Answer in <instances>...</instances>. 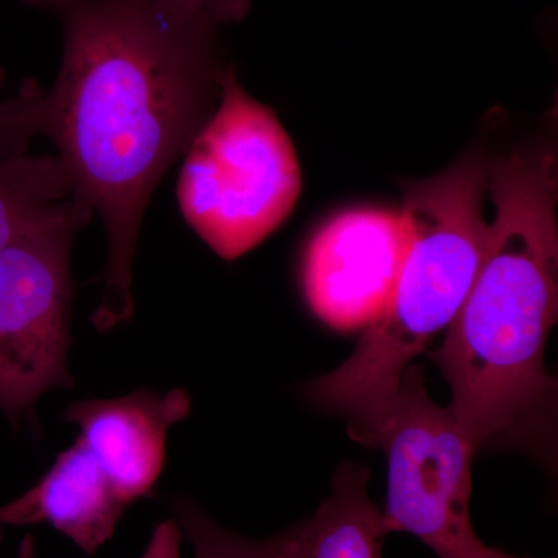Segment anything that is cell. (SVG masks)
<instances>
[{"instance_id":"1","label":"cell","mask_w":558,"mask_h":558,"mask_svg":"<svg viewBox=\"0 0 558 558\" xmlns=\"http://www.w3.org/2000/svg\"><path fill=\"white\" fill-rule=\"evenodd\" d=\"M61 20L60 75L40 90L36 123L57 146L73 199L105 223V286L92 323L108 332L134 314L150 194L208 119L229 68L218 28L170 24L156 0H75Z\"/></svg>"},{"instance_id":"2","label":"cell","mask_w":558,"mask_h":558,"mask_svg":"<svg viewBox=\"0 0 558 558\" xmlns=\"http://www.w3.org/2000/svg\"><path fill=\"white\" fill-rule=\"evenodd\" d=\"M495 208L480 269L442 344L429 354L449 384V410L478 450L487 442L549 449L557 380L545 365L558 314L556 146L490 159Z\"/></svg>"},{"instance_id":"3","label":"cell","mask_w":558,"mask_h":558,"mask_svg":"<svg viewBox=\"0 0 558 558\" xmlns=\"http://www.w3.org/2000/svg\"><path fill=\"white\" fill-rule=\"evenodd\" d=\"M488 163L470 150L433 178L403 186L411 244L387 311L363 330L348 360L307 387L319 409L348 418V432L374 447L400 380L457 317L486 252Z\"/></svg>"},{"instance_id":"4","label":"cell","mask_w":558,"mask_h":558,"mask_svg":"<svg viewBox=\"0 0 558 558\" xmlns=\"http://www.w3.org/2000/svg\"><path fill=\"white\" fill-rule=\"evenodd\" d=\"M180 211L220 258L255 248L289 218L303 180L295 148L274 110L252 97L229 68L219 106L185 150Z\"/></svg>"},{"instance_id":"5","label":"cell","mask_w":558,"mask_h":558,"mask_svg":"<svg viewBox=\"0 0 558 558\" xmlns=\"http://www.w3.org/2000/svg\"><path fill=\"white\" fill-rule=\"evenodd\" d=\"M374 447L387 454L381 520L388 535H414L439 558L488 557L470 517V468L478 447L449 407L432 399L416 363L403 374Z\"/></svg>"},{"instance_id":"6","label":"cell","mask_w":558,"mask_h":558,"mask_svg":"<svg viewBox=\"0 0 558 558\" xmlns=\"http://www.w3.org/2000/svg\"><path fill=\"white\" fill-rule=\"evenodd\" d=\"M92 215L69 197L0 250V413L14 428L40 396L72 387L70 250Z\"/></svg>"},{"instance_id":"7","label":"cell","mask_w":558,"mask_h":558,"mask_svg":"<svg viewBox=\"0 0 558 558\" xmlns=\"http://www.w3.org/2000/svg\"><path fill=\"white\" fill-rule=\"evenodd\" d=\"M402 213L357 208L319 227L303 260V289L312 312L337 330L368 328L387 311L409 255Z\"/></svg>"},{"instance_id":"8","label":"cell","mask_w":558,"mask_h":558,"mask_svg":"<svg viewBox=\"0 0 558 558\" xmlns=\"http://www.w3.org/2000/svg\"><path fill=\"white\" fill-rule=\"evenodd\" d=\"M191 413L183 389H137L116 399L81 400L65 411L110 483L130 508L149 497L163 472L168 432Z\"/></svg>"},{"instance_id":"9","label":"cell","mask_w":558,"mask_h":558,"mask_svg":"<svg viewBox=\"0 0 558 558\" xmlns=\"http://www.w3.org/2000/svg\"><path fill=\"white\" fill-rule=\"evenodd\" d=\"M126 509L108 475L76 439L35 486L0 506V527L49 524L94 556L113 537Z\"/></svg>"},{"instance_id":"10","label":"cell","mask_w":558,"mask_h":558,"mask_svg":"<svg viewBox=\"0 0 558 558\" xmlns=\"http://www.w3.org/2000/svg\"><path fill=\"white\" fill-rule=\"evenodd\" d=\"M368 480V469L341 464L314 515L270 538V558H384L388 534Z\"/></svg>"},{"instance_id":"11","label":"cell","mask_w":558,"mask_h":558,"mask_svg":"<svg viewBox=\"0 0 558 558\" xmlns=\"http://www.w3.org/2000/svg\"><path fill=\"white\" fill-rule=\"evenodd\" d=\"M72 197V183L58 156L0 159V250Z\"/></svg>"},{"instance_id":"12","label":"cell","mask_w":558,"mask_h":558,"mask_svg":"<svg viewBox=\"0 0 558 558\" xmlns=\"http://www.w3.org/2000/svg\"><path fill=\"white\" fill-rule=\"evenodd\" d=\"M172 512L194 558H270V538L253 539L219 526L189 499H174Z\"/></svg>"},{"instance_id":"13","label":"cell","mask_w":558,"mask_h":558,"mask_svg":"<svg viewBox=\"0 0 558 558\" xmlns=\"http://www.w3.org/2000/svg\"><path fill=\"white\" fill-rule=\"evenodd\" d=\"M3 72L0 69V84ZM40 86L27 83L20 94L0 101V159L27 153L32 138L38 135L36 128V102Z\"/></svg>"},{"instance_id":"14","label":"cell","mask_w":558,"mask_h":558,"mask_svg":"<svg viewBox=\"0 0 558 558\" xmlns=\"http://www.w3.org/2000/svg\"><path fill=\"white\" fill-rule=\"evenodd\" d=\"M165 21L174 25H208L219 28L247 16L250 0H156Z\"/></svg>"},{"instance_id":"15","label":"cell","mask_w":558,"mask_h":558,"mask_svg":"<svg viewBox=\"0 0 558 558\" xmlns=\"http://www.w3.org/2000/svg\"><path fill=\"white\" fill-rule=\"evenodd\" d=\"M183 532L174 519L161 521L140 558H182Z\"/></svg>"},{"instance_id":"16","label":"cell","mask_w":558,"mask_h":558,"mask_svg":"<svg viewBox=\"0 0 558 558\" xmlns=\"http://www.w3.org/2000/svg\"><path fill=\"white\" fill-rule=\"evenodd\" d=\"M22 2L27 3V5L36 7V9L54 10L61 13L62 10L72 5L75 0H22Z\"/></svg>"},{"instance_id":"17","label":"cell","mask_w":558,"mask_h":558,"mask_svg":"<svg viewBox=\"0 0 558 558\" xmlns=\"http://www.w3.org/2000/svg\"><path fill=\"white\" fill-rule=\"evenodd\" d=\"M16 558H38V554H36V542L33 535H25V537L21 539Z\"/></svg>"},{"instance_id":"18","label":"cell","mask_w":558,"mask_h":558,"mask_svg":"<svg viewBox=\"0 0 558 558\" xmlns=\"http://www.w3.org/2000/svg\"><path fill=\"white\" fill-rule=\"evenodd\" d=\"M487 558H529V557H517V556H512V554L506 553V550H501L498 548H488V557Z\"/></svg>"},{"instance_id":"19","label":"cell","mask_w":558,"mask_h":558,"mask_svg":"<svg viewBox=\"0 0 558 558\" xmlns=\"http://www.w3.org/2000/svg\"><path fill=\"white\" fill-rule=\"evenodd\" d=\"M0 542H2V527H0Z\"/></svg>"}]
</instances>
